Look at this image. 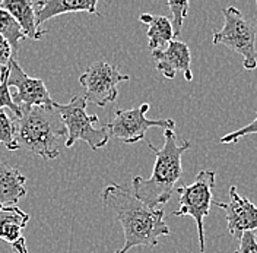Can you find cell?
Here are the masks:
<instances>
[{
	"label": "cell",
	"instance_id": "11",
	"mask_svg": "<svg viewBox=\"0 0 257 253\" xmlns=\"http://www.w3.org/2000/svg\"><path fill=\"white\" fill-rule=\"evenodd\" d=\"M152 57L157 62V70L161 72L167 79H174L177 72H183L187 82L193 80L190 69L192 54L186 43L174 40L165 48L152 51Z\"/></svg>",
	"mask_w": 257,
	"mask_h": 253
},
{
	"label": "cell",
	"instance_id": "14",
	"mask_svg": "<svg viewBox=\"0 0 257 253\" xmlns=\"http://www.w3.org/2000/svg\"><path fill=\"white\" fill-rule=\"evenodd\" d=\"M0 9L9 12L14 16L22 31L25 32L27 38L31 40H40L44 34H47V30H40L37 25L35 18V2L30 0H2Z\"/></svg>",
	"mask_w": 257,
	"mask_h": 253
},
{
	"label": "cell",
	"instance_id": "22",
	"mask_svg": "<svg viewBox=\"0 0 257 253\" xmlns=\"http://www.w3.org/2000/svg\"><path fill=\"white\" fill-rule=\"evenodd\" d=\"M235 253H257V234L253 231L244 233L240 238V246Z\"/></svg>",
	"mask_w": 257,
	"mask_h": 253
},
{
	"label": "cell",
	"instance_id": "1",
	"mask_svg": "<svg viewBox=\"0 0 257 253\" xmlns=\"http://www.w3.org/2000/svg\"><path fill=\"white\" fill-rule=\"evenodd\" d=\"M101 199L123 227L124 244L115 253H127L136 246L155 247L160 237L171 234L164 220V211L158 208L152 209L142 204L127 188L108 185L102 190Z\"/></svg>",
	"mask_w": 257,
	"mask_h": 253
},
{
	"label": "cell",
	"instance_id": "17",
	"mask_svg": "<svg viewBox=\"0 0 257 253\" xmlns=\"http://www.w3.org/2000/svg\"><path fill=\"white\" fill-rule=\"evenodd\" d=\"M0 35L11 44L12 53L16 57L19 46L24 40H27V35L19 27V24L14 19V16L3 9H0Z\"/></svg>",
	"mask_w": 257,
	"mask_h": 253
},
{
	"label": "cell",
	"instance_id": "12",
	"mask_svg": "<svg viewBox=\"0 0 257 253\" xmlns=\"http://www.w3.org/2000/svg\"><path fill=\"white\" fill-rule=\"evenodd\" d=\"M72 12H88L91 15H99L96 11V0H37L35 2V18L40 27L46 21L54 16L72 14Z\"/></svg>",
	"mask_w": 257,
	"mask_h": 253
},
{
	"label": "cell",
	"instance_id": "2",
	"mask_svg": "<svg viewBox=\"0 0 257 253\" xmlns=\"http://www.w3.org/2000/svg\"><path fill=\"white\" fill-rule=\"evenodd\" d=\"M149 149L155 154V164L149 179L133 177L132 188L133 195L146 206L157 209V206L165 205L176 190V185L183 176V154L192 146L190 141L177 143L174 129L164 130V145L157 148L148 142Z\"/></svg>",
	"mask_w": 257,
	"mask_h": 253
},
{
	"label": "cell",
	"instance_id": "9",
	"mask_svg": "<svg viewBox=\"0 0 257 253\" xmlns=\"http://www.w3.org/2000/svg\"><path fill=\"white\" fill-rule=\"evenodd\" d=\"M9 75H8V85L15 91L11 93L15 106L21 113H27L34 107H53V100L48 94L47 87L43 79L31 78L24 72V69L12 57L8 63Z\"/></svg>",
	"mask_w": 257,
	"mask_h": 253
},
{
	"label": "cell",
	"instance_id": "13",
	"mask_svg": "<svg viewBox=\"0 0 257 253\" xmlns=\"http://www.w3.org/2000/svg\"><path fill=\"white\" fill-rule=\"evenodd\" d=\"M27 177L18 168L0 159V205L15 206L27 196Z\"/></svg>",
	"mask_w": 257,
	"mask_h": 253
},
{
	"label": "cell",
	"instance_id": "24",
	"mask_svg": "<svg viewBox=\"0 0 257 253\" xmlns=\"http://www.w3.org/2000/svg\"><path fill=\"white\" fill-rule=\"evenodd\" d=\"M12 250H14V253H28L25 238L21 237L19 240H16L15 243L12 244Z\"/></svg>",
	"mask_w": 257,
	"mask_h": 253
},
{
	"label": "cell",
	"instance_id": "16",
	"mask_svg": "<svg viewBox=\"0 0 257 253\" xmlns=\"http://www.w3.org/2000/svg\"><path fill=\"white\" fill-rule=\"evenodd\" d=\"M30 221V215L18 206L0 205V240L14 244L22 237V230Z\"/></svg>",
	"mask_w": 257,
	"mask_h": 253
},
{
	"label": "cell",
	"instance_id": "20",
	"mask_svg": "<svg viewBox=\"0 0 257 253\" xmlns=\"http://www.w3.org/2000/svg\"><path fill=\"white\" fill-rule=\"evenodd\" d=\"M167 5L173 14L171 25H173V32H174V38H176L181 34L183 22L187 16V12H189V2H168Z\"/></svg>",
	"mask_w": 257,
	"mask_h": 253
},
{
	"label": "cell",
	"instance_id": "4",
	"mask_svg": "<svg viewBox=\"0 0 257 253\" xmlns=\"http://www.w3.org/2000/svg\"><path fill=\"white\" fill-rule=\"evenodd\" d=\"M86 100L78 95L73 97L67 104L53 103L54 110L59 113L67 130V138L64 142L66 148L73 146L76 141H83L89 145L91 149L96 151L108 143L110 135L107 129L104 125L95 127L99 119L96 114L86 113Z\"/></svg>",
	"mask_w": 257,
	"mask_h": 253
},
{
	"label": "cell",
	"instance_id": "6",
	"mask_svg": "<svg viewBox=\"0 0 257 253\" xmlns=\"http://www.w3.org/2000/svg\"><path fill=\"white\" fill-rule=\"evenodd\" d=\"M216 173L210 170H202L196 176L192 185H181L177 188V193L180 195V208L173 212L176 217H192L199 234V246L200 252H205V228L203 221L209 215L210 205L213 202L212 190L215 188Z\"/></svg>",
	"mask_w": 257,
	"mask_h": 253
},
{
	"label": "cell",
	"instance_id": "5",
	"mask_svg": "<svg viewBox=\"0 0 257 253\" xmlns=\"http://www.w3.org/2000/svg\"><path fill=\"white\" fill-rule=\"evenodd\" d=\"M224 27L219 31H213L212 44L226 46L242 57L245 70H254L257 67L256 28L235 6H226L222 9Z\"/></svg>",
	"mask_w": 257,
	"mask_h": 253
},
{
	"label": "cell",
	"instance_id": "8",
	"mask_svg": "<svg viewBox=\"0 0 257 253\" xmlns=\"http://www.w3.org/2000/svg\"><path fill=\"white\" fill-rule=\"evenodd\" d=\"M124 80H128V75H123L115 66L107 62H95L88 66L79 78L85 90L86 103H92L98 107H105L115 101L118 95L117 85Z\"/></svg>",
	"mask_w": 257,
	"mask_h": 253
},
{
	"label": "cell",
	"instance_id": "10",
	"mask_svg": "<svg viewBox=\"0 0 257 253\" xmlns=\"http://www.w3.org/2000/svg\"><path fill=\"white\" fill-rule=\"evenodd\" d=\"M215 206L225 211L226 227L232 237L241 238L247 231H257V206L245 196H240L237 188H229V201L219 202L213 201Z\"/></svg>",
	"mask_w": 257,
	"mask_h": 253
},
{
	"label": "cell",
	"instance_id": "23",
	"mask_svg": "<svg viewBox=\"0 0 257 253\" xmlns=\"http://www.w3.org/2000/svg\"><path fill=\"white\" fill-rule=\"evenodd\" d=\"M12 57H14V53H12L11 44L0 35V67L8 66Z\"/></svg>",
	"mask_w": 257,
	"mask_h": 253
},
{
	"label": "cell",
	"instance_id": "7",
	"mask_svg": "<svg viewBox=\"0 0 257 253\" xmlns=\"http://www.w3.org/2000/svg\"><path fill=\"white\" fill-rule=\"evenodd\" d=\"M149 107L151 106L148 103H144L138 109L115 111L111 122L104 125L110 138L120 139L121 142L126 143H136L144 139L151 127H162L164 130L176 127V122L171 119H148L146 113L149 111Z\"/></svg>",
	"mask_w": 257,
	"mask_h": 253
},
{
	"label": "cell",
	"instance_id": "18",
	"mask_svg": "<svg viewBox=\"0 0 257 253\" xmlns=\"http://www.w3.org/2000/svg\"><path fill=\"white\" fill-rule=\"evenodd\" d=\"M8 75H9V67L8 66L0 67V110H3V107H8L14 113L15 119H18L22 116V113L16 107L14 100H12L11 88L8 85Z\"/></svg>",
	"mask_w": 257,
	"mask_h": 253
},
{
	"label": "cell",
	"instance_id": "19",
	"mask_svg": "<svg viewBox=\"0 0 257 253\" xmlns=\"http://www.w3.org/2000/svg\"><path fill=\"white\" fill-rule=\"evenodd\" d=\"M0 143H3L9 151H19V146L15 141L14 120L3 110H0Z\"/></svg>",
	"mask_w": 257,
	"mask_h": 253
},
{
	"label": "cell",
	"instance_id": "3",
	"mask_svg": "<svg viewBox=\"0 0 257 253\" xmlns=\"http://www.w3.org/2000/svg\"><path fill=\"white\" fill-rule=\"evenodd\" d=\"M14 125L19 149H27L44 159L59 157L67 130L54 107H34L21 117H14Z\"/></svg>",
	"mask_w": 257,
	"mask_h": 253
},
{
	"label": "cell",
	"instance_id": "21",
	"mask_svg": "<svg viewBox=\"0 0 257 253\" xmlns=\"http://www.w3.org/2000/svg\"><path fill=\"white\" fill-rule=\"evenodd\" d=\"M254 133H257V110H256V119H254L250 125L241 127V129L235 130V132H231V133L225 135V136H222V138L219 139V142L235 143V142H238L241 138H244V136H247V135H254Z\"/></svg>",
	"mask_w": 257,
	"mask_h": 253
},
{
	"label": "cell",
	"instance_id": "15",
	"mask_svg": "<svg viewBox=\"0 0 257 253\" xmlns=\"http://www.w3.org/2000/svg\"><path fill=\"white\" fill-rule=\"evenodd\" d=\"M139 21L148 25V40H149V48L152 51L162 50L167 47L171 41H174V32L171 21L167 16H155L151 14H144L139 16Z\"/></svg>",
	"mask_w": 257,
	"mask_h": 253
}]
</instances>
